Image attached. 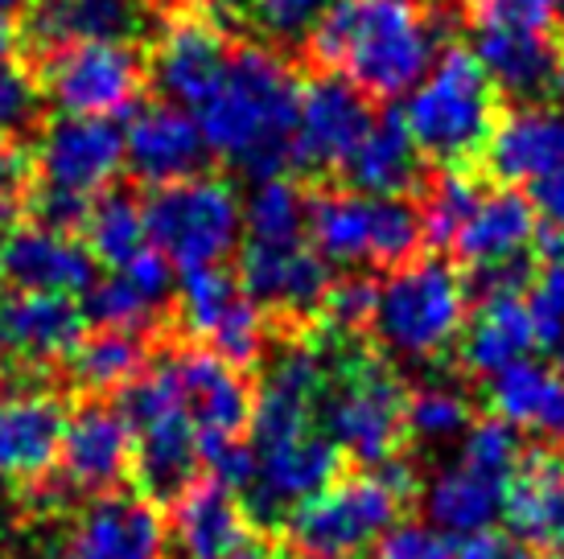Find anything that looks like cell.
<instances>
[{
	"label": "cell",
	"instance_id": "obj_1",
	"mask_svg": "<svg viewBox=\"0 0 564 559\" xmlns=\"http://www.w3.org/2000/svg\"><path fill=\"white\" fill-rule=\"evenodd\" d=\"M301 83L281 54L264 46H236L219 83L189 111L203 128L206 149L256 182L281 177L293 161Z\"/></svg>",
	"mask_w": 564,
	"mask_h": 559
},
{
	"label": "cell",
	"instance_id": "obj_2",
	"mask_svg": "<svg viewBox=\"0 0 564 559\" xmlns=\"http://www.w3.org/2000/svg\"><path fill=\"white\" fill-rule=\"evenodd\" d=\"M310 50L371 99H395L437 63V21L412 0H334Z\"/></svg>",
	"mask_w": 564,
	"mask_h": 559
},
{
	"label": "cell",
	"instance_id": "obj_3",
	"mask_svg": "<svg viewBox=\"0 0 564 559\" xmlns=\"http://www.w3.org/2000/svg\"><path fill=\"white\" fill-rule=\"evenodd\" d=\"M317 350L326 358V391L317 412L326 436L343 457H355L367 469L395 461L408 436V391L400 374L338 329L317 338Z\"/></svg>",
	"mask_w": 564,
	"mask_h": 559
},
{
	"label": "cell",
	"instance_id": "obj_4",
	"mask_svg": "<svg viewBox=\"0 0 564 559\" xmlns=\"http://www.w3.org/2000/svg\"><path fill=\"white\" fill-rule=\"evenodd\" d=\"M404 124L421 156L445 169H462L486 153L499 124V91L474 50L449 46L429 66V75L404 95Z\"/></svg>",
	"mask_w": 564,
	"mask_h": 559
},
{
	"label": "cell",
	"instance_id": "obj_5",
	"mask_svg": "<svg viewBox=\"0 0 564 559\" xmlns=\"http://www.w3.org/2000/svg\"><path fill=\"white\" fill-rule=\"evenodd\" d=\"M470 321V284L449 260H408L379 284L376 329L379 346L395 362H437L457 350V338Z\"/></svg>",
	"mask_w": 564,
	"mask_h": 559
},
{
	"label": "cell",
	"instance_id": "obj_6",
	"mask_svg": "<svg viewBox=\"0 0 564 559\" xmlns=\"http://www.w3.org/2000/svg\"><path fill=\"white\" fill-rule=\"evenodd\" d=\"M412 490H416L412 469L395 457L379 469L338 478L289 514L284 527L305 559H355L371 551L400 523Z\"/></svg>",
	"mask_w": 564,
	"mask_h": 559
},
{
	"label": "cell",
	"instance_id": "obj_7",
	"mask_svg": "<svg viewBox=\"0 0 564 559\" xmlns=\"http://www.w3.org/2000/svg\"><path fill=\"white\" fill-rule=\"evenodd\" d=\"M120 412L132 428V449H137L132 473H137L144 497L177 502L198 478L203 445H198L186 395H182V383L173 371V354L153 362L137 383H128Z\"/></svg>",
	"mask_w": 564,
	"mask_h": 559
},
{
	"label": "cell",
	"instance_id": "obj_8",
	"mask_svg": "<svg viewBox=\"0 0 564 559\" xmlns=\"http://www.w3.org/2000/svg\"><path fill=\"white\" fill-rule=\"evenodd\" d=\"M523 449H519V432L507 428L502 419H482L470 432L462 436V449L454 461L429 478L424 485V514L437 530L449 539H470L490 530V523L507 506V490L516 478Z\"/></svg>",
	"mask_w": 564,
	"mask_h": 559
},
{
	"label": "cell",
	"instance_id": "obj_9",
	"mask_svg": "<svg viewBox=\"0 0 564 559\" xmlns=\"http://www.w3.org/2000/svg\"><path fill=\"white\" fill-rule=\"evenodd\" d=\"M310 243L326 264L338 267H400L416 260L424 218L408 198L334 189L310 202Z\"/></svg>",
	"mask_w": 564,
	"mask_h": 559
},
{
	"label": "cell",
	"instance_id": "obj_10",
	"mask_svg": "<svg viewBox=\"0 0 564 559\" xmlns=\"http://www.w3.org/2000/svg\"><path fill=\"white\" fill-rule=\"evenodd\" d=\"M149 248L161 251L173 267H215L239 248L243 202L223 177H186L177 186L158 189L144 202Z\"/></svg>",
	"mask_w": 564,
	"mask_h": 559
},
{
	"label": "cell",
	"instance_id": "obj_11",
	"mask_svg": "<svg viewBox=\"0 0 564 559\" xmlns=\"http://www.w3.org/2000/svg\"><path fill=\"white\" fill-rule=\"evenodd\" d=\"M42 91L63 116L108 120L144 91V58L128 42H63L42 66Z\"/></svg>",
	"mask_w": 564,
	"mask_h": 559
},
{
	"label": "cell",
	"instance_id": "obj_12",
	"mask_svg": "<svg viewBox=\"0 0 564 559\" xmlns=\"http://www.w3.org/2000/svg\"><path fill=\"white\" fill-rule=\"evenodd\" d=\"M173 535L144 494H99L70 514L42 559H170Z\"/></svg>",
	"mask_w": 564,
	"mask_h": 559
},
{
	"label": "cell",
	"instance_id": "obj_13",
	"mask_svg": "<svg viewBox=\"0 0 564 559\" xmlns=\"http://www.w3.org/2000/svg\"><path fill=\"white\" fill-rule=\"evenodd\" d=\"M177 317H182L186 333L206 338L210 350L219 358H227L231 366L256 362L268 346L264 313L251 305L243 284L231 272H223L219 264L182 272V284H177Z\"/></svg>",
	"mask_w": 564,
	"mask_h": 559
},
{
	"label": "cell",
	"instance_id": "obj_14",
	"mask_svg": "<svg viewBox=\"0 0 564 559\" xmlns=\"http://www.w3.org/2000/svg\"><path fill=\"white\" fill-rule=\"evenodd\" d=\"M338 473H343V449L326 432H305L256 449V478L243 490V511L256 523L276 527L297 506L338 482Z\"/></svg>",
	"mask_w": 564,
	"mask_h": 559
},
{
	"label": "cell",
	"instance_id": "obj_15",
	"mask_svg": "<svg viewBox=\"0 0 564 559\" xmlns=\"http://www.w3.org/2000/svg\"><path fill=\"white\" fill-rule=\"evenodd\" d=\"M120 165H124V132L108 120H87V116L54 120L33 149L37 189H54L79 202L104 194Z\"/></svg>",
	"mask_w": 564,
	"mask_h": 559
},
{
	"label": "cell",
	"instance_id": "obj_16",
	"mask_svg": "<svg viewBox=\"0 0 564 559\" xmlns=\"http://www.w3.org/2000/svg\"><path fill=\"white\" fill-rule=\"evenodd\" d=\"M326 391V358L317 342H289L268 358L260 391L251 395V445L268 449L314 432Z\"/></svg>",
	"mask_w": 564,
	"mask_h": 559
},
{
	"label": "cell",
	"instance_id": "obj_17",
	"mask_svg": "<svg viewBox=\"0 0 564 559\" xmlns=\"http://www.w3.org/2000/svg\"><path fill=\"white\" fill-rule=\"evenodd\" d=\"M371 124H376L371 95L346 83L343 75L314 78L310 87H301L293 161L314 173L343 169L362 144V136L371 132Z\"/></svg>",
	"mask_w": 564,
	"mask_h": 559
},
{
	"label": "cell",
	"instance_id": "obj_18",
	"mask_svg": "<svg viewBox=\"0 0 564 559\" xmlns=\"http://www.w3.org/2000/svg\"><path fill=\"white\" fill-rule=\"evenodd\" d=\"M239 284L260 313L314 317L329 296V264L314 243H243Z\"/></svg>",
	"mask_w": 564,
	"mask_h": 559
},
{
	"label": "cell",
	"instance_id": "obj_19",
	"mask_svg": "<svg viewBox=\"0 0 564 559\" xmlns=\"http://www.w3.org/2000/svg\"><path fill=\"white\" fill-rule=\"evenodd\" d=\"M206 136L194 124V116L177 103H141L128 111L124 124V165L137 182L153 189L177 186L186 177H198L206 165Z\"/></svg>",
	"mask_w": 564,
	"mask_h": 559
},
{
	"label": "cell",
	"instance_id": "obj_20",
	"mask_svg": "<svg viewBox=\"0 0 564 559\" xmlns=\"http://www.w3.org/2000/svg\"><path fill=\"white\" fill-rule=\"evenodd\" d=\"M87 313L75 296L9 293L0 296V366L42 371L79 350Z\"/></svg>",
	"mask_w": 564,
	"mask_h": 559
},
{
	"label": "cell",
	"instance_id": "obj_21",
	"mask_svg": "<svg viewBox=\"0 0 564 559\" xmlns=\"http://www.w3.org/2000/svg\"><path fill=\"white\" fill-rule=\"evenodd\" d=\"M474 58L495 91L516 95L523 103L564 99V46L556 30L474 25Z\"/></svg>",
	"mask_w": 564,
	"mask_h": 559
},
{
	"label": "cell",
	"instance_id": "obj_22",
	"mask_svg": "<svg viewBox=\"0 0 564 559\" xmlns=\"http://www.w3.org/2000/svg\"><path fill=\"white\" fill-rule=\"evenodd\" d=\"M66 404L46 387L0 391V478L4 482H46L58 465L66 432Z\"/></svg>",
	"mask_w": 564,
	"mask_h": 559
},
{
	"label": "cell",
	"instance_id": "obj_23",
	"mask_svg": "<svg viewBox=\"0 0 564 559\" xmlns=\"http://www.w3.org/2000/svg\"><path fill=\"white\" fill-rule=\"evenodd\" d=\"M132 428L120 407L87 404L66 419L58 473L75 494H111L132 473Z\"/></svg>",
	"mask_w": 564,
	"mask_h": 559
},
{
	"label": "cell",
	"instance_id": "obj_24",
	"mask_svg": "<svg viewBox=\"0 0 564 559\" xmlns=\"http://www.w3.org/2000/svg\"><path fill=\"white\" fill-rule=\"evenodd\" d=\"M0 280L13 293L87 296V288L95 284V255L75 234L33 222L9 234L0 255Z\"/></svg>",
	"mask_w": 564,
	"mask_h": 559
},
{
	"label": "cell",
	"instance_id": "obj_25",
	"mask_svg": "<svg viewBox=\"0 0 564 559\" xmlns=\"http://www.w3.org/2000/svg\"><path fill=\"white\" fill-rule=\"evenodd\" d=\"M535 234H540V218H535L532 202L523 194H516V189H482L474 198L470 215L462 218L449 248L478 276V272H495V267L532 264Z\"/></svg>",
	"mask_w": 564,
	"mask_h": 559
},
{
	"label": "cell",
	"instance_id": "obj_26",
	"mask_svg": "<svg viewBox=\"0 0 564 559\" xmlns=\"http://www.w3.org/2000/svg\"><path fill=\"white\" fill-rule=\"evenodd\" d=\"M173 371L203 449L243 440V428H251V391L239 366H231L215 350H182L173 354Z\"/></svg>",
	"mask_w": 564,
	"mask_h": 559
},
{
	"label": "cell",
	"instance_id": "obj_27",
	"mask_svg": "<svg viewBox=\"0 0 564 559\" xmlns=\"http://www.w3.org/2000/svg\"><path fill=\"white\" fill-rule=\"evenodd\" d=\"M173 296H177L173 264L161 251L149 248L137 260H128L124 267H111L99 284H91L83 296V313L95 326L124 329V333L144 338L161 317V309H170Z\"/></svg>",
	"mask_w": 564,
	"mask_h": 559
},
{
	"label": "cell",
	"instance_id": "obj_28",
	"mask_svg": "<svg viewBox=\"0 0 564 559\" xmlns=\"http://www.w3.org/2000/svg\"><path fill=\"white\" fill-rule=\"evenodd\" d=\"M486 165L502 182H540L564 169V99L556 103H519L499 116L486 144Z\"/></svg>",
	"mask_w": 564,
	"mask_h": 559
},
{
	"label": "cell",
	"instance_id": "obj_29",
	"mask_svg": "<svg viewBox=\"0 0 564 559\" xmlns=\"http://www.w3.org/2000/svg\"><path fill=\"white\" fill-rule=\"evenodd\" d=\"M227 58H231V46L210 21L182 17L165 25L153 50V83L165 95V103L194 111L206 99V91L219 83Z\"/></svg>",
	"mask_w": 564,
	"mask_h": 559
},
{
	"label": "cell",
	"instance_id": "obj_30",
	"mask_svg": "<svg viewBox=\"0 0 564 559\" xmlns=\"http://www.w3.org/2000/svg\"><path fill=\"white\" fill-rule=\"evenodd\" d=\"M251 518L231 490L215 482H194L177 497L173 544L182 559H236L251 547Z\"/></svg>",
	"mask_w": 564,
	"mask_h": 559
},
{
	"label": "cell",
	"instance_id": "obj_31",
	"mask_svg": "<svg viewBox=\"0 0 564 559\" xmlns=\"http://www.w3.org/2000/svg\"><path fill=\"white\" fill-rule=\"evenodd\" d=\"M486 399L495 419L549 445H564V371L523 358L486 379Z\"/></svg>",
	"mask_w": 564,
	"mask_h": 559
},
{
	"label": "cell",
	"instance_id": "obj_32",
	"mask_svg": "<svg viewBox=\"0 0 564 559\" xmlns=\"http://www.w3.org/2000/svg\"><path fill=\"white\" fill-rule=\"evenodd\" d=\"M540 338H535V321L528 309V296H482V305L474 313L462 338H457V358L462 366L478 379H495L507 366H516L532 354Z\"/></svg>",
	"mask_w": 564,
	"mask_h": 559
},
{
	"label": "cell",
	"instance_id": "obj_33",
	"mask_svg": "<svg viewBox=\"0 0 564 559\" xmlns=\"http://www.w3.org/2000/svg\"><path fill=\"white\" fill-rule=\"evenodd\" d=\"M502 514L519 544L564 551V461L556 452L540 449L519 461Z\"/></svg>",
	"mask_w": 564,
	"mask_h": 559
},
{
	"label": "cell",
	"instance_id": "obj_34",
	"mask_svg": "<svg viewBox=\"0 0 564 559\" xmlns=\"http://www.w3.org/2000/svg\"><path fill=\"white\" fill-rule=\"evenodd\" d=\"M350 189L371 198H404L421 182V149L408 132L404 116H376L355 156L343 165Z\"/></svg>",
	"mask_w": 564,
	"mask_h": 559
},
{
	"label": "cell",
	"instance_id": "obj_35",
	"mask_svg": "<svg viewBox=\"0 0 564 559\" xmlns=\"http://www.w3.org/2000/svg\"><path fill=\"white\" fill-rule=\"evenodd\" d=\"M70 379L91 395H108L128 383H137L144 374V338L124 333V329H99L91 338H83L79 350L66 358Z\"/></svg>",
	"mask_w": 564,
	"mask_h": 559
},
{
	"label": "cell",
	"instance_id": "obj_36",
	"mask_svg": "<svg viewBox=\"0 0 564 559\" xmlns=\"http://www.w3.org/2000/svg\"><path fill=\"white\" fill-rule=\"evenodd\" d=\"M87 248H91L95 264L124 267L149 251V227H144V206L128 194H99V202L87 210Z\"/></svg>",
	"mask_w": 564,
	"mask_h": 559
},
{
	"label": "cell",
	"instance_id": "obj_37",
	"mask_svg": "<svg viewBox=\"0 0 564 559\" xmlns=\"http://www.w3.org/2000/svg\"><path fill=\"white\" fill-rule=\"evenodd\" d=\"M243 231L248 243H301L310 231V198L289 177H264L243 202Z\"/></svg>",
	"mask_w": 564,
	"mask_h": 559
},
{
	"label": "cell",
	"instance_id": "obj_38",
	"mask_svg": "<svg viewBox=\"0 0 564 559\" xmlns=\"http://www.w3.org/2000/svg\"><path fill=\"white\" fill-rule=\"evenodd\" d=\"M408 436L421 445H449L474 428L470 395L449 379H429L408 395Z\"/></svg>",
	"mask_w": 564,
	"mask_h": 559
},
{
	"label": "cell",
	"instance_id": "obj_39",
	"mask_svg": "<svg viewBox=\"0 0 564 559\" xmlns=\"http://www.w3.org/2000/svg\"><path fill=\"white\" fill-rule=\"evenodd\" d=\"M329 4L334 0H236L227 21H236L239 30L276 42V46H297V42L314 37L317 21L329 13Z\"/></svg>",
	"mask_w": 564,
	"mask_h": 559
},
{
	"label": "cell",
	"instance_id": "obj_40",
	"mask_svg": "<svg viewBox=\"0 0 564 559\" xmlns=\"http://www.w3.org/2000/svg\"><path fill=\"white\" fill-rule=\"evenodd\" d=\"M482 194V186L474 182L470 173L462 169H445L429 189V202H424L421 218H424V239H433L437 248H449L454 243L462 218L470 215L474 198Z\"/></svg>",
	"mask_w": 564,
	"mask_h": 559
},
{
	"label": "cell",
	"instance_id": "obj_41",
	"mask_svg": "<svg viewBox=\"0 0 564 559\" xmlns=\"http://www.w3.org/2000/svg\"><path fill=\"white\" fill-rule=\"evenodd\" d=\"M528 309L535 321L540 346L556 354L564 342V251H552V260L528 284Z\"/></svg>",
	"mask_w": 564,
	"mask_h": 559
},
{
	"label": "cell",
	"instance_id": "obj_42",
	"mask_svg": "<svg viewBox=\"0 0 564 559\" xmlns=\"http://www.w3.org/2000/svg\"><path fill=\"white\" fill-rule=\"evenodd\" d=\"M376 296H379V284L371 276H362V272L334 280L326 305H322L329 329L355 333V329L371 326V317H376Z\"/></svg>",
	"mask_w": 564,
	"mask_h": 559
},
{
	"label": "cell",
	"instance_id": "obj_43",
	"mask_svg": "<svg viewBox=\"0 0 564 559\" xmlns=\"http://www.w3.org/2000/svg\"><path fill=\"white\" fill-rule=\"evenodd\" d=\"M371 559H462L457 544L433 523H395L376 547Z\"/></svg>",
	"mask_w": 564,
	"mask_h": 559
},
{
	"label": "cell",
	"instance_id": "obj_44",
	"mask_svg": "<svg viewBox=\"0 0 564 559\" xmlns=\"http://www.w3.org/2000/svg\"><path fill=\"white\" fill-rule=\"evenodd\" d=\"M37 116V83L9 58H0V140L17 136Z\"/></svg>",
	"mask_w": 564,
	"mask_h": 559
},
{
	"label": "cell",
	"instance_id": "obj_45",
	"mask_svg": "<svg viewBox=\"0 0 564 559\" xmlns=\"http://www.w3.org/2000/svg\"><path fill=\"white\" fill-rule=\"evenodd\" d=\"M528 202L540 218V231L549 234V251H564V169L532 182Z\"/></svg>",
	"mask_w": 564,
	"mask_h": 559
},
{
	"label": "cell",
	"instance_id": "obj_46",
	"mask_svg": "<svg viewBox=\"0 0 564 559\" xmlns=\"http://www.w3.org/2000/svg\"><path fill=\"white\" fill-rule=\"evenodd\" d=\"M462 559H532L528 544H519L516 535H502V530H482V535H470L466 544L457 547Z\"/></svg>",
	"mask_w": 564,
	"mask_h": 559
},
{
	"label": "cell",
	"instance_id": "obj_47",
	"mask_svg": "<svg viewBox=\"0 0 564 559\" xmlns=\"http://www.w3.org/2000/svg\"><path fill=\"white\" fill-rule=\"evenodd\" d=\"M13 210H17L13 198H0V255H4V243H9V234H13Z\"/></svg>",
	"mask_w": 564,
	"mask_h": 559
},
{
	"label": "cell",
	"instance_id": "obj_48",
	"mask_svg": "<svg viewBox=\"0 0 564 559\" xmlns=\"http://www.w3.org/2000/svg\"><path fill=\"white\" fill-rule=\"evenodd\" d=\"M17 46V25L13 21H0V58H9Z\"/></svg>",
	"mask_w": 564,
	"mask_h": 559
},
{
	"label": "cell",
	"instance_id": "obj_49",
	"mask_svg": "<svg viewBox=\"0 0 564 559\" xmlns=\"http://www.w3.org/2000/svg\"><path fill=\"white\" fill-rule=\"evenodd\" d=\"M30 9V0H0V21H17Z\"/></svg>",
	"mask_w": 564,
	"mask_h": 559
},
{
	"label": "cell",
	"instance_id": "obj_50",
	"mask_svg": "<svg viewBox=\"0 0 564 559\" xmlns=\"http://www.w3.org/2000/svg\"><path fill=\"white\" fill-rule=\"evenodd\" d=\"M198 4H206L210 13L223 17V21H227V17H231V4H236V0H198Z\"/></svg>",
	"mask_w": 564,
	"mask_h": 559
},
{
	"label": "cell",
	"instance_id": "obj_51",
	"mask_svg": "<svg viewBox=\"0 0 564 559\" xmlns=\"http://www.w3.org/2000/svg\"><path fill=\"white\" fill-rule=\"evenodd\" d=\"M9 530V497H4V490H0V535Z\"/></svg>",
	"mask_w": 564,
	"mask_h": 559
},
{
	"label": "cell",
	"instance_id": "obj_52",
	"mask_svg": "<svg viewBox=\"0 0 564 559\" xmlns=\"http://www.w3.org/2000/svg\"><path fill=\"white\" fill-rule=\"evenodd\" d=\"M236 559H272V556H268V551H260V547H248V551H243V556H236Z\"/></svg>",
	"mask_w": 564,
	"mask_h": 559
},
{
	"label": "cell",
	"instance_id": "obj_53",
	"mask_svg": "<svg viewBox=\"0 0 564 559\" xmlns=\"http://www.w3.org/2000/svg\"><path fill=\"white\" fill-rule=\"evenodd\" d=\"M556 362H561V371H564V342H561V350H556Z\"/></svg>",
	"mask_w": 564,
	"mask_h": 559
}]
</instances>
